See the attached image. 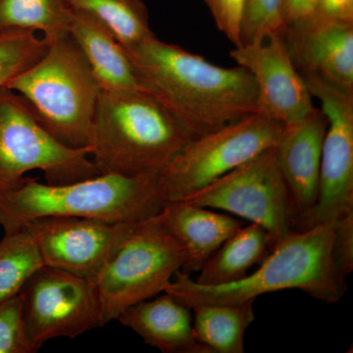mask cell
<instances>
[{"mask_svg":"<svg viewBox=\"0 0 353 353\" xmlns=\"http://www.w3.org/2000/svg\"><path fill=\"white\" fill-rule=\"evenodd\" d=\"M139 87L199 138L259 113V90L248 70L223 68L157 37L124 48Z\"/></svg>","mask_w":353,"mask_h":353,"instance_id":"cell-1","label":"cell"},{"mask_svg":"<svg viewBox=\"0 0 353 353\" xmlns=\"http://www.w3.org/2000/svg\"><path fill=\"white\" fill-rule=\"evenodd\" d=\"M285 28L283 0H245L241 46L275 32L283 34Z\"/></svg>","mask_w":353,"mask_h":353,"instance_id":"cell-25","label":"cell"},{"mask_svg":"<svg viewBox=\"0 0 353 353\" xmlns=\"http://www.w3.org/2000/svg\"><path fill=\"white\" fill-rule=\"evenodd\" d=\"M72 10L82 11L105 26L124 48L154 37L143 0H65Z\"/></svg>","mask_w":353,"mask_h":353,"instance_id":"cell-22","label":"cell"},{"mask_svg":"<svg viewBox=\"0 0 353 353\" xmlns=\"http://www.w3.org/2000/svg\"><path fill=\"white\" fill-rule=\"evenodd\" d=\"M69 34L82 50L102 90H141L124 46L99 21L71 9Z\"/></svg>","mask_w":353,"mask_h":353,"instance_id":"cell-18","label":"cell"},{"mask_svg":"<svg viewBox=\"0 0 353 353\" xmlns=\"http://www.w3.org/2000/svg\"><path fill=\"white\" fill-rule=\"evenodd\" d=\"M254 301L238 304H197L194 336L209 353L245 352V334L255 320Z\"/></svg>","mask_w":353,"mask_h":353,"instance_id":"cell-20","label":"cell"},{"mask_svg":"<svg viewBox=\"0 0 353 353\" xmlns=\"http://www.w3.org/2000/svg\"><path fill=\"white\" fill-rule=\"evenodd\" d=\"M317 1L318 0H283L285 28L310 18L315 12Z\"/></svg>","mask_w":353,"mask_h":353,"instance_id":"cell-30","label":"cell"},{"mask_svg":"<svg viewBox=\"0 0 353 353\" xmlns=\"http://www.w3.org/2000/svg\"><path fill=\"white\" fill-rule=\"evenodd\" d=\"M336 233V221L294 230L271 250L256 271L243 280L202 285L180 270L164 292L189 308L197 304L243 303L285 290H301L325 303H338L347 285L334 256Z\"/></svg>","mask_w":353,"mask_h":353,"instance_id":"cell-2","label":"cell"},{"mask_svg":"<svg viewBox=\"0 0 353 353\" xmlns=\"http://www.w3.org/2000/svg\"><path fill=\"white\" fill-rule=\"evenodd\" d=\"M230 55L254 79L259 113L285 126L315 110L312 94L294 66L282 34L275 32L241 44Z\"/></svg>","mask_w":353,"mask_h":353,"instance_id":"cell-13","label":"cell"},{"mask_svg":"<svg viewBox=\"0 0 353 353\" xmlns=\"http://www.w3.org/2000/svg\"><path fill=\"white\" fill-rule=\"evenodd\" d=\"M136 223L46 216L26 224L46 266L97 280ZM21 229V230H22Z\"/></svg>","mask_w":353,"mask_h":353,"instance_id":"cell-12","label":"cell"},{"mask_svg":"<svg viewBox=\"0 0 353 353\" xmlns=\"http://www.w3.org/2000/svg\"><path fill=\"white\" fill-rule=\"evenodd\" d=\"M192 139L162 104L143 90L101 88L88 148L101 173L159 175Z\"/></svg>","mask_w":353,"mask_h":353,"instance_id":"cell-3","label":"cell"},{"mask_svg":"<svg viewBox=\"0 0 353 353\" xmlns=\"http://www.w3.org/2000/svg\"><path fill=\"white\" fill-rule=\"evenodd\" d=\"M43 259L34 239L26 230L6 234L0 241V303L17 296Z\"/></svg>","mask_w":353,"mask_h":353,"instance_id":"cell-23","label":"cell"},{"mask_svg":"<svg viewBox=\"0 0 353 353\" xmlns=\"http://www.w3.org/2000/svg\"><path fill=\"white\" fill-rule=\"evenodd\" d=\"M328 121L323 141L317 202L296 230L336 221L353 212V94L315 76H303Z\"/></svg>","mask_w":353,"mask_h":353,"instance_id":"cell-11","label":"cell"},{"mask_svg":"<svg viewBox=\"0 0 353 353\" xmlns=\"http://www.w3.org/2000/svg\"><path fill=\"white\" fill-rule=\"evenodd\" d=\"M165 201L159 175L101 173L64 185L25 178L17 188L0 190V226L16 233L46 216L138 223L158 214Z\"/></svg>","mask_w":353,"mask_h":353,"instance_id":"cell-4","label":"cell"},{"mask_svg":"<svg viewBox=\"0 0 353 353\" xmlns=\"http://www.w3.org/2000/svg\"><path fill=\"white\" fill-rule=\"evenodd\" d=\"M28 338L36 352L55 338H76L101 327L95 281L41 266L20 290Z\"/></svg>","mask_w":353,"mask_h":353,"instance_id":"cell-10","label":"cell"},{"mask_svg":"<svg viewBox=\"0 0 353 353\" xmlns=\"http://www.w3.org/2000/svg\"><path fill=\"white\" fill-rule=\"evenodd\" d=\"M284 125L260 113L192 139L159 174L166 201H182L277 145Z\"/></svg>","mask_w":353,"mask_h":353,"instance_id":"cell-9","label":"cell"},{"mask_svg":"<svg viewBox=\"0 0 353 353\" xmlns=\"http://www.w3.org/2000/svg\"><path fill=\"white\" fill-rule=\"evenodd\" d=\"M70 20L65 0H0V32H41L50 43L69 34Z\"/></svg>","mask_w":353,"mask_h":353,"instance_id":"cell-21","label":"cell"},{"mask_svg":"<svg viewBox=\"0 0 353 353\" xmlns=\"http://www.w3.org/2000/svg\"><path fill=\"white\" fill-rule=\"evenodd\" d=\"M334 252L341 273L347 278L353 270V212L336 220Z\"/></svg>","mask_w":353,"mask_h":353,"instance_id":"cell-28","label":"cell"},{"mask_svg":"<svg viewBox=\"0 0 353 353\" xmlns=\"http://www.w3.org/2000/svg\"><path fill=\"white\" fill-rule=\"evenodd\" d=\"M116 321L164 353H209L197 343L190 308L168 292L130 306Z\"/></svg>","mask_w":353,"mask_h":353,"instance_id":"cell-17","label":"cell"},{"mask_svg":"<svg viewBox=\"0 0 353 353\" xmlns=\"http://www.w3.org/2000/svg\"><path fill=\"white\" fill-rule=\"evenodd\" d=\"M155 218L185 248L187 259L181 272L190 276L201 270L212 253L243 226L232 215L183 201H165Z\"/></svg>","mask_w":353,"mask_h":353,"instance_id":"cell-16","label":"cell"},{"mask_svg":"<svg viewBox=\"0 0 353 353\" xmlns=\"http://www.w3.org/2000/svg\"><path fill=\"white\" fill-rule=\"evenodd\" d=\"M221 32L234 44L241 46V23L245 0H203Z\"/></svg>","mask_w":353,"mask_h":353,"instance_id":"cell-27","label":"cell"},{"mask_svg":"<svg viewBox=\"0 0 353 353\" xmlns=\"http://www.w3.org/2000/svg\"><path fill=\"white\" fill-rule=\"evenodd\" d=\"M271 252L267 232L259 225L241 226L202 265L197 284L222 285L243 280Z\"/></svg>","mask_w":353,"mask_h":353,"instance_id":"cell-19","label":"cell"},{"mask_svg":"<svg viewBox=\"0 0 353 353\" xmlns=\"http://www.w3.org/2000/svg\"><path fill=\"white\" fill-rule=\"evenodd\" d=\"M185 259L183 246L155 216L136 223L95 280L101 327L130 306L164 292Z\"/></svg>","mask_w":353,"mask_h":353,"instance_id":"cell-6","label":"cell"},{"mask_svg":"<svg viewBox=\"0 0 353 353\" xmlns=\"http://www.w3.org/2000/svg\"><path fill=\"white\" fill-rule=\"evenodd\" d=\"M283 38L301 76H315L353 94V23L312 15Z\"/></svg>","mask_w":353,"mask_h":353,"instance_id":"cell-14","label":"cell"},{"mask_svg":"<svg viewBox=\"0 0 353 353\" xmlns=\"http://www.w3.org/2000/svg\"><path fill=\"white\" fill-rule=\"evenodd\" d=\"M182 201L220 209L259 225L268 234L271 250L299 223L275 148L264 150Z\"/></svg>","mask_w":353,"mask_h":353,"instance_id":"cell-8","label":"cell"},{"mask_svg":"<svg viewBox=\"0 0 353 353\" xmlns=\"http://www.w3.org/2000/svg\"><path fill=\"white\" fill-rule=\"evenodd\" d=\"M313 15L353 23V0H318Z\"/></svg>","mask_w":353,"mask_h":353,"instance_id":"cell-29","label":"cell"},{"mask_svg":"<svg viewBox=\"0 0 353 353\" xmlns=\"http://www.w3.org/2000/svg\"><path fill=\"white\" fill-rule=\"evenodd\" d=\"M4 88L22 97L58 141L70 148H88L101 87L70 34L50 43L39 61Z\"/></svg>","mask_w":353,"mask_h":353,"instance_id":"cell-5","label":"cell"},{"mask_svg":"<svg viewBox=\"0 0 353 353\" xmlns=\"http://www.w3.org/2000/svg\"><path fill=\"white\" fill-rule=\"evenodd\" d=\"M50 43L36 32H0V90L46 54Z\"/></svg>","mask_w":353,"mask_h":353,"instance_id":"cell-24","label":"cell"},{"mask_svg":"<svg viewBox=\"0 0 353 353\" xmlns=\"http://www.w3.org/2000/svg\"><path fill=\"white\" fill-rule=\"evenodd\" d=\"M36 352L26 332L20 294L0 303V353Z\"/></svg>","mask_w":353,"mask_h":353,"instance_id":"cell-26","label":"cell"},{"mask_svg":"<svg viewBox=\"0 0 353 353\" xmlns=\"http://www.w3.org/2000/svg\"><path fill=\"white\" fill-rule=\"evenodd\" d=\"M43 171L48 183L64 185L101 172L88 148L65 145L51 134L15 92L0 90V190L17 188L26 173Z\"/></svg>","mask_w":353,"mask_h":353,"instance_id":"cell-7","label":"cell"},{"mask_svg":"<svg viewBox=\"0 0 353 353\" xmlns=\"http://www.w3.org/2000/svg\"><path fill=\"white\" fill-rule=\"evenodd\" d=\"M327 127L324 113L315 108L303 120L285 125L275 146L281 173L299 216L297 226L310 214L317 202Z\"/></svg>","mask_w":353,"mask_h":353,"instance_id":"cell-15","label":"cell"}]
</instances>
